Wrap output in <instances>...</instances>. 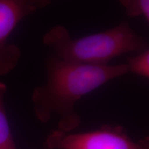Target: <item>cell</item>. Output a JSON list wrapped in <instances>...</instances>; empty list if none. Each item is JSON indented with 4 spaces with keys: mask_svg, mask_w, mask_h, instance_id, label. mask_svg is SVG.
Here are the masks:
<instances>
[{
    "mask_svg": "<svg viewBox=\"0 0 149 149\" xmlns=\"http://www.w3.org/2000/svg\"><path fill=\"white\" fill-rule=\"evenodd\" d=\"M46 83L35 87L32 102L37 119L47 123L58 117L59 130L69 133L79 126L76 104L86 95L115 78L127 74L126 64L92 66L65 61L54 55L46 57Z\"/></svg>",
    "mask_w": 149,
    "mask_h": 149,
    "instance_id": "obj_1",
    "label": "cell"
},
{
    "mask_svg": "<svg viewBox=\"0 0 149 149\" xmlns=\"http://www.w3.org/2000/svg\"><path fill=\"white\" fill-rule=\"evenodd\" d=\"M42 42L59 59L92 66H107L118 56L148 49L146 39L126 21L107 31L74 39L66 27L58 24L44 34Z\"/></svg>",
    "mask_w": 149,
    "mask_h": 149,
    "instance_id": "obj_2",
    "label": "cell"
},
{
    "mask_svg": "<svg viewBox=\"0 0 149 149\" xmlns=\"http://www.w3.org/2000/svg\"><path fill=\"white\" fill-rule=\"evenodd\" d=\"M48 149H148V141H135L122 126L105 125L100 129L79 133L52 131L45 141Z\"/></svg>",
    "mask_w": 149,
    "mask_h": 149,
    "instance_id": "obj_3",
    "label": "cell"
},
{
    "mask_svg": "<svg viewBox=\"0 0 149 149\" xmlns=\"http://www.w3.org/2000/svg\"><path fill=\"white\" fill-rule=\"evenodd\" d=\"M51 3L49 0H0V75L13 70L21 58L19 48L8 41L11 33L23 19Z\"/></svg>",
    "mask_w": 149,
    "mask_h": 149,
    "instance_id": "obj_4",
    "label": "cell"
},
{
    "mask_svg": "<svg viewBox=\"0 0 149 149\" xmlns=\"http://www.w3.org/2000/svg\"><path fill=\"white\" fill-rule=\"evenodd\" d=\"M6 91V85L0 81V149H17L5 111L3 99Z\"/></svg>",
    "mask_w": 149,
    "mask_h": 149,
    "instance_id": "obj_5",
    "label": "cell"
},
{
    "mask_svg": "<svg viewBox=\"0 0 149 149\" xmlns=\"http://www.w3.org/2000/svg\"><path fill=\"white\" fill-rule=\"evenodd\" d=\"M128 71L145 78L149 77V50L137 53L128 59Z\"/></svg>",
    "mask_w": 149,
    "mask_h": 149,
    "instance_id": "obj_6",
    "label": "cell"
},
{
    "mask_svg": "<svg viewBox=\"0 0 149 149\" xmlns=\"http://www.w3.org/2000/svg\"><path fill=\"white\" fill-rule=\"evenodd\" d=\"M120 3L128 17H142L147 22H149L148 0H122Z\"/></svg>",
    "mask_w": 149,
    "mask_h": 149,
    "instance_id": "obj_7",
    "label": "cell"
}]
</instances>
